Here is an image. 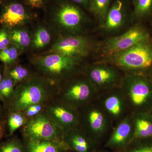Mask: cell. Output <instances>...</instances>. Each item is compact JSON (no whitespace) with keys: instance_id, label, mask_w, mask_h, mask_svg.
<instances>
[{"instance_id":"obj_1","label":"cell","mask_w":152,"mask_h":152,"mask_svg":"<svg viewBox=\"0 0 152 152\" xmlns=\"http://www.w3.org/2000/svg\"><path fill=\"white\" fill-rule=\"evenodd\" d=\"M100 61L115 66L124 74L150 75L152 72V41L148 38L124 51L104 58Z\"/></svg>"},{"instance_id":"obj_2","label":"cell","mask_w":152,"mask_h":152,"mask_svg":"<svg viewBox=\"0 0 152 152\" xmlns=\"http://www.w3.org/2000/svg\"><path fill=\"white\" fill-rule=\"evenodd\" d=\"M120 89L130 114L152 110V78L148 75L124 74Z\"/></svg>"},{"instance_id":"obj_3","label":"cell","mask_w":152,"mask_h":152,"mask_svg":"<svg viewBox=\"0 0 152 152\" xmlns=\"http://www.w3.org/2000/svg\"><path fill=\"white\" fill-rule=\"evenodd\" d=\"M78 111L79 127L95 142L99 145L104 139L107 138L114 125L97 98Z\"/></svg>"},{"instance_id":"obj_4","label":"cell","mask_w":152,"mask_h":152,"mask_svg":"<svg viewBox=\"0 0 152 152\" xmlns=\"http://www.w3.org/2000/svg\"><path fill=\"white\" fill-rule=\"evenodd\" d=\"M50 93V86L47 80L37 77L28 79L15 88L9 110L21 112L33 105L41 104L48 99Z\"/></svg>"},{"instance_id":"obj_5","label":"cell","mask_w":152,"mask_h":152,"mask_svg":"<svg viewBox=\"0 0 152 152\" xmlns=\"http://www.w3.org/2000/svg\"><path fill=\"white\" fill-rule=\"evenodd\" d=\"M53 19L62 36L83 34L88 21L80 7L67 1L59 2L53 12Z\"/></svg>"},{"instance_id":"obj_6","label":"cell","mask_w":152,"mask_h":152,"mask_svg":"<svg viewBox=\"0 0 152 152\" xmlns=\"http://www.w3.org/2000/svg\"><path fill=\"white\" fill-rule=\"evenodd\" d=\"M97 90L86 74L72 80L63 90L62 102L79 110L96 99Z\"/></svg>"},{"instance_id":"obj_7","label":"cell","mask_w":152,"mask_h":152,"mask_svg":"<svg viewBox=\"0 0 152 152\" xmlns=\"http://www.w3.org/2000/svg\"><path fill=\"white\" fill-rule=\"evenodd\" d=\"M82 59L66 56L57 53L35 57L34 64L46 75L60 79L75 73Z\"/></svg>"},{"instance_id":"obj_8","label":"cell","mask_w":152,"mask_h":152,"mask_svg":"<svg viewBox=\"0 0 152 152\" xmlns=\"http://www.w3.org/2000/svg\"><path fill=\"white\" fill-rule=\"evenodd\" d=\"M85 74L99 94L120 87L124 74L108 63L99 61L88 66Z\"/></svg>"},{"instance_id":"obj_9","label":"cell","mask_w":152,"mask_h":152,"mask_svg":"<svg viewBox=\"0 0 152 152\" xmlns=\"http://www.w3.org/2000/svg\"><path fill=\"white\" fill-rule=\"evenodd\" d=\"M150 37L148 32L144 27L135 25L121 34L104 40L99 46V50L102 56L105 58L124 51Z\"/></svg>"},{"instance_id":"obj_10","label":"cell","mask_w":152,"mask_h":152,"mask_svg":"<svg viewBox=\"0 0 152 152\" xmlns=\"http://www.w3.org/2000/svg\"><path fill=\"white\" fill-rule=\"evenodd\" d=\"M95 48L94 41L83 34L62 36L55 42L49 52L83 59Z\"/></svg>"},{"instance_id":"obj_11","label":"cell","mask_w":152,"mask_h":152,"mask_svg":"<svg viewBox=\"0 0 152 152\" xmlns=\"http://www.w3.org/2000/svg\"><path fill=\"white\" fill-rule=\"evenodd\" d=\"M27 139L63 140L64 132L49 116L38 114L27 122L24 127Z\"/></svg>"},{"instance_id":"obj_12","label":"cell","mask_w":152,"mask_h":152,"mask_svg":"<svg viewBox=\"0 0 152 152\" xmlns=\"http://www.w3.org/2000/svg\"><path fill=\"white\" fill-rule=\"evenodd\" d=\"M97 99L114 126L130 114L120 87L99 94Z\"/></svg>"},{"instance_id":"obj_13","label":"cell","mask_w":152,"mask_h":152,"mask_svg":"<svg viewBox=\"0 0 152 152\" xmlns=\"http://www.w3.org/2000/svg\"><path fill=\"white\" fill-rule=\"evenodd\" d=\"M134 137V126L130 114L114 126L104 147L112 151L123 152L132 142Z\"/></svg>"},{"instance_id":"obj_14","label":"cell","mask_w":152,"mask_h":152,"mask_svg":"<svg viewBox=\"0 0 152 152\" xmlns=\"http://www.w3.org/2000/svg\"><path fill=\"white\" fill-rule=\"evenodd\" d=\"M32 18L31 14L23 4L9 1L3 5L0 13V25L10 30L22 28L31 22Z\"/></svg>"},{"instance_id":"obj_15","label":"cell","mask_w":152,"mask_h":152,"mask_svg":"<svg viewBox=\"0 0 152 152\" xmlns=\"http://www.w3.org/2000/svg\"><path fill=\"white\" fill-rule=\"evenodd\" d=\"M129 20L127 6L124 0H116L110 6L102 28L108 34H115L123 29Z\"/></svg>"},{"instance_id":"obj_16","label":"cell","mask_w":152,"mask_h":152,"mask_svg":"<svg viewBox=\"0 0 152 152\" xmlns=\"http://www.w3.org/2000/svg\"><path fill=\"white\" fill-rule=\"evenodd\" d=\"M49 116L64 132L80 126V113L77 110L61 103L50 106Z\"/></svg>"},{"instance_id":"obj_17","label":"cell","mask_w":152,"mask_h":152,"mask_svg":"<svg viewBox=\"0 0 152 152\" xmlns=\"http://www.w3.org/2000/svg\"><path fill=\"white\" fill-rule=\"evenodd\" d=\"M63 139L74 152H94L98 145L80 127L65 132Z\"/></svg>"},{"instance_id":"obj_18","label":"cell","mask_w":152,"mask_h":152,"mask_svg":"<svg viewBox=\"0 0 152 152\" xmlns=\"http://www.w3.org/2000/svg\"><path fill=\"white\" fill-rule=\"evenodd\" d=\"M135 140L152 138V115L151 113L131 114Z\"/></svg>"},{"instance_id":"obj_19","label":"cell","mask_w":152,"mask_h":152,"mask_svg":"<svg viewBox=\"0 0 152 152\" xmlns=\"http://www.w3.org/2000/svg\"><path fill=\"white\" fill-rule=\"evenodd\" d=\"M26 152H66L69 149L63 140L27 139Z\"/></svg>"},{"instance_id":"obj_20","label":"cell","mask_w":152,"mask_h":152,"mask_svg":"<svg viewBox=\"0 0 152 152\" xmlns=\"http://www.w3.org/2000/svg\"><path fill=\"white\" fill-rule=\"evenodd\" d=\"M9 31L11 44L20 52L27 48L31 43V38L27 30L18 28L9 30Z\"/></svg>"},{"instance_id":"obj_21","label":"cell","mask_w":152,"mask_h":152,"mask_svg":"<svg viewBox=\"0 0 152 152\" xmlns=\"http://www.w3.org/2000/svg\"><path fill=\"white\" fill-rule=\"evenodd\" d=\"M112 0H89L88 10L95 16L101 26L103 24Z\"/></svg>"},{"instance_id":"obj_22","label":"cell","mask_w":152,"mask_h":152,"mask_svg":"<svg viewBox=\"0 0 152 152\" xmlns=\"http://www.w3.org/2000/svg\"><path fill=\"white\" fill-rule=\"evenodd\" d=\"M132 2L135 18H145L151 14L152 0H132Z\"/></svg>"},{"instance_id":"obj_23","label":"cell","mask_w":152,"mask_h":152,"mask_svg":"<svg viewBox=\"0 0 152 152\" xmlns=\"http://www.w3.org/2000/svg\"><path fill=\"white\" fill-rule=\"evenodd\" d=\"M51 40V37L48 31L46 28L40 27L36 31L31 44L33 48L36 49L44 48L49 45Z\"/></svg>"},{"instance_id":"obj_24","label":"cell","mask_w":152,"mask_h":152,"mask_svg":"<svg viewBox=\"0 0 152 152\" xmlns=\"http://www.w3.org/2000/svg\"><path fill=\"white\" fill-rule=\"evenodd\" d=\"M123 152H152V138L133 141Z\"/></svg>"},{"instance_id":"obj_25","label":"cell","mask_w":152,"mask_h":152,"mask_svg":"<svg viewBox=\"0 0 152 152\" xmlns=\"http://www.w3.org/2000/svg\"><path fill=\"white\" fill-rule=\"evenodd\" d=\"M20 51L14 45L0 52V61L8 67L13 64L18 57Z\"/></svg>"},{"instance_id":"obj_26","label":"cell","mask_w":152,"mask_h":152,"mask_svg":"<svg viewBox=\"0 0 152 152\" xmlns=\"http://www.w3.org/2000/svg\"><path fill=\"white\" fill-rule=\"evenodd\" d=\"M25 122V117L20 112H11L7 121L9 135H12L15 131L23 126Z\"/></svg>"},{"instance_id":"obj_27","label":"cell","mask_w":152,"mask_h":152,"mask_svg":"<svg viewBox=\"0 0 152 152\" xmlns=\"http://www.w3.org/2000/svg\"><path fill=\"white\" fill-rule=\"evenodd\" d=\"M0 152H26L18 139L12 138L0 144Z\"/></svg>"},{"instance_id":"obj_28","label":"cell","mask_w":152,"mask_h":152,"mask_svg":"<svg viewBox=\"0 0 152 152\" xmlns=\"http://www.w3.org/2000/svg\"><path fill=\"white\" fill-rule=\"evenodd\" d=\"M9 72L15 84L24 80L28 75V70L21 66H16L12 69L10 70Z\"/></svg>"},{"instance_id":"obj_29","label":"cell","mask_w":152,"mask_h":152,"mask_svg":"<svg viewBox=\"0 0 152 152\" xmlns=\"http://www.w3.org/2000/svg\"><path fill=\"white\" fill-rule=\"evenodd\" d=\"M9 30L2 28L0 29V52L11 45Z\"/></svg>"},{"instance_id":"obj_30","label":"cell","mask_w":152,"mask_h":152,"mask_svg":"<svg viewBox=\"0 0 152 152\" xmlns=\"http://www.w3.org/2000/svg\"><path fill=\"white\" fill-rule=\"evenodd\" d=\"M25 4L31 7L40 8L45 4L47 0H23Z\"/></svg>"},{"instance_id":"obj_31","label":"cell","mask_w":152,"mask_h":152,"mask_svg":"<svg viewBox=\"0 0 152 152\" xmlns=\"http://www.w3.org/2000/svg\"><path fill=\"white\" fill-rule=\"evenodd\" d=\"M70 1L77 5L81 6L84 8L88 10L89 0H70Z\"/></svg>"},{"instance_id":"obj_32","label":"cell","mask_w":152,"mask_h":152,"mask_svg":"<svg viewBox=\"0 0 152 152\" xmlns=\"http://www.w3.org/2000/svg\"><path fill=\"white\" fill-rule=\"evenodd\" d=\"M5 132V122L2 120L0 115V140H1Z\"/></svg>"},{"instance_id":"obj_33","label":"cell","mask_w":152,"mask_h":152,"mask_svg":"<svg viewBox=\"0 0 152 152\" xmlns=\"http://www.w3.org/2000/svg\"><path fill=\"white\" fill-rule=\"evenodd\" d=\"M26 114L29 117H34L39 114V112L35 110H26Z\"/></svg>"},{"instance_id":"obj_34","label":"cell","mask_w":152,"mask_h":152,"mask_svg":"<svg viewBox=\"0 0 152 152\" xmlns=\"http://www.w3.org/2000/svg\"><path fill=\"white\" fill-rule=\"evenodd\" d=\"M9 0H0V6L3 5L4 4L9 1Z\"/></svg>"},{"instance_id":"obj_35","label":"cell","mask_w":152,"mask_h":152,"mask_svg":"<svg viewBox=\"0 0 152 152\" xmlns=\"http://www.w3.org/2000/svg\"><path fill=\"white\" fill-rule=\"evenodd\" d=\"M94 152H109V151H98L97 150H96V151Z\"/></svg>"},{"instance_id":"obj_36","label":"cell","mask_w":152,"mask_h":152,"mask_svg":"<svg viewBox=\"0 0 152 152\" xmlns=\"http://www.w3.org/2000/svg\"><path fill=\"white\" fill-rule=\"evenodd\" d=\"M2 78V76L1 74V72H0V83H1V81Z\"/></svg>"},{"instance_id":"obj_37","label":"cell","mask_w":152,"mask_h":152,"mask_svg":"<svg viewBox=\"0 0 152 152\" xmlns=\"http://www.w3.org/2000/svg\"><path fill=\"white\" fill-rule=\"evenodd\" d=\"M1 105H0V115H1Z\"/></svg>"},{"instance_id":"obj_38","label":"cell","mask_w":152,"mask_h":152,"mask_svg":"<svg viewBox=\"0 0 152 152\" xmlns=\"http://www.w3.org/2000/svg\"><path fill=\"white\" fill-rule=\"evenodd\" d=\"M150 113H151L152 115V110L151 111V112H150Z\"/></svg>"}]
</instances>
